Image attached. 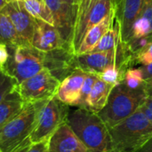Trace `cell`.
<instances>
[{"label": "cell", "instance_id": "cell-1", "mask_svg": "<svg viewBox=\"0 0 152 152\" xmlns=\"http://www.w3.org/2000/svg\"><path fill=\"white\" fill-rule=\"evenodd\" d=\"M65 122L92 152H113L109 128L97 113L79 107L69 109Z\"/></svg>", "mask_w": 152, "mask_h": 152}, {"label": "cell", "instance_id": "cell-2", "mask_svg": "<svg viewBox=\"0 0 152 152\" xmlns=\"http://www.w3.org/2000/svg\"><path fill=\"white\" fill-rule=\"evenodd\" d=\"M147 96L144 85L137 89H131L120 82L113 86L105 106L97 114L110 129L134 114Z\"/></svg>", "mask_w": 152, "mask_h": 152}, {"label": "cell", "instance_id": "cell-3", "mask_svg": "<svg viewBox=\"0 0 152 152\" xmlns=\"http://www.w3.org/2000/svg\"><path fill=\"white\" fill-rule=\"evenodd\" d=\"M109 131L113 152H134L152 137V123L139 108Z\"/></svg>", "mask_w": 152, "mask_h": 152}, {"label": "cell", "instance_id": "cell-4", "mask_svg": "<svg viewBox=\"0 0 152 152\" xmlns=\"http://www.w3.org/2000/svg\"><path fill=\"white\" fill-rule=\"evenodd\" d=\"M43 102H26L22 110L0 128V152H14L29 140Z\"/></svg>", "mask_w": 152, "mask_h": 152}, {"label": "cell", "instance_id": "cell-5", "mask_svg": "<svg viewBox=\"0 0 152 152\" xmlns=\"http://www.w3.org/2000/svg\"><path fill=\"white\" fill-rule=\"evenodd\" d=\"M7 47L9 58L2 69L18 85L44 69L45 53L33 47L30 44H20Z\"/></svg>", "mask_w": 152, "mask_h": 152}, {"label": "cell", "instance_id": "cell-6", "mask_svg": "<svg viewBox=\"0 0 152 152\" xmlns=\"http://www.w3.org/2000/svg\"><path fill=\"white\" fill-rule=\"evenodd\" d=\"M69 108L56 97L45 101L41 105L35 127L30 134L31 143H38L50 139L58 127L65 122Z\"/></svg>", "mask_w": 152, "mask_h": 152}, {"label": "cell", "instance_id": "cell-7", "mask_svg": "<svg viewBox=\"0 0 152 152\" xmlns=\"http://www.w3.org/2000/svg\"><path fill=\"white\" fill-rule=\"evenodd\" d=\"M61 81L45 68L17 86V91L25 102L48 101L55 97Z\"/></svg>", "mask_w": 152, "mask_h": 152}, {"label": "cell", "instance_id": "cell-8", "mask_svg": "<svg viewBox=\"0 0 152 152\" xmlns=\"http://www.w3.org/2000/svg\"><path fill=\"white\" fill-rule=\"evenodd\" d=\"M125 61V51L121 46L110 51L92 52L76 55L77 69H80L86 73H93L96 76L112 64H117L121 69Z\"/></svg>", "mask_w": 152, "mask_h": 152}, {"label": "cell", "instance_id": "cell-9", "mask_svg": "<svg viewBox=\"0 0 152 152\" xmlns=\"http://www.w3.org/2000/svg\"><path fill=\"white\" fill-rule=\"evenodd\" d=\"M44 1L53 15V26L59 31L61 38L72 48V39L77 20V5L67 4L62 0Z\"/></svg>", "mask_w": 152, "mask_h": 152}, {"label": "cell", "instance_id": "cell-10", "mask_svg": "<svg viewBox=\"0 0 152 152\" xmlns=\"http://www.w3.org/2000/svg\"><path fill=\"white\" fill-rule=\"evenodd\" d=\"M2 11L10 18L20 38L24 43L30 44L34 34L36 19L27 12L23 3L19 0L7 2Z\"/></svg>", "mask_w": 152, "mask_h": 152}, {"label": "cell", "instance_id": "cell-11", "mask_svg": "<svg viewBox=\"0 0 152 152\" xmlns=\"http://www.w3.org/2000/svg\"><path fill=\"white\" fill-rule=\"evenodd\" d=\"M44 68L61 82L77 69L76 54L72 49L64 47L45 53Z\"/></svg>", "mask_w": 152, "mask_h": 152}, {"label": "cell", "instance_id": "cell-12", "mask_svg": "<svg viewBox=\"0 0 152 152\" xmlns=\"http://www.w3.org/2000/svg\"><path fill=\"white\" fill-rule=\"evenodd\" d=\"M30 44L33 47L44 53L64 47L72 49L71 46L61 38L54 26L37 19L35 20V29Z\"/></svg>", "mask_w": 152, "mask_h": 152}, {"label": "cell", "instance_id": "cell-13", "mask_svg": "<svg viewBox=\"0 0 152 152\" xmlns=\"http://www.w3.org/2000/svg\"><path fill=\"white\" fill-rule=\"evenodd\" d=\"M117 7V0H98L91 9L81 26L74 31L72 49L76 54L85 35L93 27L100 23L112 10Z\"/></svg>", "mask_w": 152, "mask_h": 152}, {"label": "cell", "instance_id": "cell-14", "mask_svg": "<svg viewBox=\"0 0 152 152\" xmlns=\"http://www.w3.org/2000/svg\"><path fill=\"white\" fill-rule=\"evenodd\" d=\"M48 152H92L64 122L48 140Z\"/></svg>", "mask_w": 152, "mask_h": 152}, {"label": "cell", "instance_id": "cell-15", "mask_svg": "<svg viewBox=\"0 0 152 152\" xmlns=\"http://www.w3.org/2000/svg\"><path fill=\"white\" fill-rule=\"evenodd\" d=\"M149 0H120L116 7V18L120 23L121 41L127 43L132 38L134 21Z\"/></svg>", "mask_w": 152, "mask_h": 152}, {"label": "cell", "instance_id": "cell-16", "mask_svg": "<svg viewBox=\"0 0 152 152\" xmlns=\"http://www.w3.org/2000/svg\"><path fill=\"white\" fill-rule=\"evenodd\" d=\"M86 76V72L82 69H75L60 83L55 97L67 106H78Z\"/></svg>", "mask_w": 152, "mask_h": 152}, {"label": "cell", "instance_id": "cell-17", "mask_svg": "<svg viewBox=\"0 0 152 152\" xmlns=\"http://www.w3.org/2000/svg\"><path fill=\"white\" fill-rule=\"evenodd\" d=\"M115 18H116V8L112 10L100 23H98L97 25H95L86 32L76 53V55L90 53L93 50V48L98 44L101 38L104 36V34L110 28H111Z\"/></svg>", "mask_w": 152, "mask_h": 152}, {"label": "cell", "instance_id": "cell-18", "mask_svg": "<svg viewBox=\"0 0 152 152\" xmlns=\"http://www.w3.org/2000/svg\"><path fill=\"white\" fill-rule=\"evenodd\" d=\"M113 86H115L107 84L100 78H97L91 93L86 98L84 109L98 113L105 106Z\"/></svg>", "mask_w": 152, "mask_h": 152}, {"label": "cell", "instance_id": "cell-19", "mask_svg": "<svg viewBox=\"0 0 152 152\" xmlns=\"http://www.w3.org/2000/svg\"><path fill=\"white\" fill-rule=\"evenodd\" d=\"M26 102L20 97L17 88L11 92L0 102V128L16 117L24 108Z\"/></svg>", "mask_w": 152, "mask_h": 152}, {"label": "cell", "instance_id": "cell-20", "mask_svg": "<svg viewBox=\"0 0 152 152\" xmlns=\"http://www.w3.org/2000/svg\"><path fill=\"white\" fill-rule=\"evenodd\" d=\"M121 42V32H120V23L117 18H115L113 26L110 28L104 36L101 38L98 44L90 52H105L115 50L118 47Z\"/></svg>", "mask_w": 152, "mask_h": 152}, {"label": "cell", "instance_id": "cell-21", "mask_svg": "<svg viewBox=\"0 0 152 152\" xmlns=\"http://www.w3.org/2000/svg\"><path fill=\"white\" fill-rule=\"evenodd\" d=\"M0 43L7 46H13L24 43L18 36L10 18L0 10Z\"/></svg>", "mask_w": 152, "mask_h": 152}, {"label": "cell", "instance_id": "cell-22", "mask_svg": "<svg viewBox=\"0 0 152 152\" xmlns=\"http://www.w3.org/2000/svg\"><path fill=\"white\" fill-rule=\"evenodd\" d=\"M22 3L27 12L33 18L53 26V15L45 2H41L39 0H25Z\"/></svg>", "mask_w": 152, "mask_h": 152}, {"label": "cell", "instance_id": "cell-23", "mask_svg": "<svg viewBox=\"0 0 152 152\" xmlns=\"http://www.w3.org/2000/svg\"><path fill=\"white\" fill-rule=\"evenodd\" d=\"M125 44V43H124ZM152 44V33L136 38H131L127 43L125 44V47L126 52L134 58V55L142 52L147 46ZM134 65V64H133Z\"/></svg>", "mask_w": 152, "mask_h": 152}, {"label": "cell", "instance_id": "cell-24", "mask_svg": "<svg viewBox=\"0 0 152 152\" xmlns=\"http://www.w3.org/2000/svg\"><path fill=\"white\" fill-rule=\"evenodd\" d=\"M123 83L131 89H137L144 84L142 72L139 68H129L124 74Z\"/></svg>", "mask_w": 152, "mask_h": 152}, {"label": "cell", "instance_id": "cell-25", "mask_svg": "<svg viewBox=\"0 0 152 152\" xmlns=\"http://www.w3.org/2000/svg\"><path fill=\"white\" fill-rule=\"evenodd\" d=\"M97 77L105 83L112 86L119 84L120 82H122L123 79V74L117 64H112L107 67L102 72H100Z\"/></svg>", "mask_w": 152, "mask_h": 152}, {"label": "cell", "instance_id": "cell-26", "mask_svg": "<svg viewBox=\"0 0 152 152\" xmlns=\"http://www.w3.org/2000/svg\"><path fill=\"white\" fill-rule=\"evenodd\" d=\"M152 33V25L151 21L142 16H138L134 21L132 27V38L142 37Z\"/></svg>", "mask_w": 152, "mask_h": 152}, {"label": "cell", "instance_id": "cell-27", "mask_svg": "<svg viewBox=\"0 0 152 152\" xmlns=\"http://www.w3.org/2000/svg\"><path fill=\"white\" fill-rule=\"evenodd\" d=\"M17 82L0 68V102L17 88Z\"/></svg>", "mask_w": 152, "mask_h": 152}, {"label": "cell", "instance_id": "cell-28", "mask_svg": "<svg viewBox=\"0 0 152 152\" xmlns=\"http://www.w3.org/2000/svg\"><path fill=\"white\" fill-rule=\"evenodd\" d=\"M98 0H79L77 4V20L74 31L78 28L81 24L84 22L85 19L86 18L87 14L91 11V9L94 6Z\"/></svg>", "mask_w": 152, "mask_h": 152}, {"label": "cell", "instance_id": "cell-29", "mask_svg": "<svg viewBox=\"0 0 152 152\" xmlns=\"http://www.w3.org/2000/svg\"><path fill=\"white\" fill-rule=\"evenodd\" d=\"M98 77L93 73H86L82 89H81V94H80V100H79V103L78 106L79 108H85V104H86V98L88 97L89 94L92 91V88L95 83V81L97 80Z\"/></svg>", "mask_w": 152, "mask_h": 152}, {"label": "cell", "instance_id": "cell-30", "mask_svg": "<svg viewBox=\"0 0 152 152\" xmlns=\"http://www.w3.org/2000/svg\"><path fill=\"white\" fill-rule=\"evenodd\" d=\"M152 62V44L143 49L142 52L137 53L133 58V64H142L146 65Z\"/></svg>", "mask_w": 152, "mask_h": 152}, {"label": "cell", "instance_id": "cell-31", "mask_svg": "<svg viewBox=\"0 0 152 152\" xmlns=\"http://www.w3.org/2000/svg\"><path fill=\"white\" fill-rule=\"evenodd\" d=\"M143 113L146 115L148 119L152 123V96L148 95L142 106L140 107Z\"/></svg>", "mask_w": 152, "mask_h": 152}, {"label": "cell", "instance_id": "cell-32", "mask_svg": "<svg viewBox=\"0 0 152 152\" xmlns=\"http://www.w3.org/2000/svg\"><path fill=\"white\" fill-rule=\"evenodd\" d=\"M27 152H48V141L38 143H31Z\"/></svg>", "mask_w": 152, "mask_h": 152}, {"label": "cell", "instance_id": "cell-33", "mask_svg": "<svg viewBox=\"0 0 152 152\" xmlns=\"http://www.w3.org/2000/svg\"><path fill=\"white\" fill-rule=\"evenodd\" d=\"M139 15L146 18L147 20H149L152 25V0H149L145 4V5L143 6L142 10L141 11Z\"/></svg>", "mask_w": 152, "mask_h": 152}, {"label": "cell", "instance_id": "cell-34", "mask_svg": "<svg viewBox=\"0 0 152 152\" xmlns=\"http://www.w3.org/2000/svg\"><path fill=\"white\" fill-rule=\"evenodd\" d=\"M9 58L8 47L4 44L0 43V68H3Z\"/></svg>", "mask_w": 152, "mask_h": 152}, {"label": "cell", "instance_id": "cell-35", "mask_svg": "<svg viewBox=\"0 0 152 152\" xmlns=\"http://www.w3.org/2000/svg\"><path fill=\"white\" fill-rule=\"evenodd\" d=\"M142 75H143V79L144 81L151 79L152 78V62L146 64V65H142L140 67Z\"/></svg>", "mask_w": 152, "mask_h": 152}, {"label": "cell", "instance_id": "cell-36", "mask_svg": "<svg viewBox=\"0 0 152 152\" xmlns=\"http://www.w3.org/2000/svg\"><path fill=\"white\" fill-rule=\"evenodd\" d=\"M134 152H152V137Z\"/></svg>", "mask_w": 152, "mask_h": 152}, {"label": "cell", "instance_id": "cell-37", "mask_svg": "<svg viewBox=\"0 0 152 152\" xmlns=\"http://www.w3.org/2000/svg\"><path fill=\"white\" fill-rule=\"evenodd\" d=\"M144 87H145V90L147 92V94L148 95H151L152 96V78L151 79H149V80H146L144 81Z\"/></svg>", "mask_w": 152, "mask_h": 152}, {"label": "cell", "instance_id": "cell-38", "mask_svg": "<svg viewBox=\"0 0 152 152\" xmlns=\"http://www.w3.org/2000/svg\"><path fill=\"white\" fill-rule=\"evenodd\" d=\"M31 145V142H30V140H28V142H26L20 148H19L16 151L14 152H27L28 151V150L29 149V146Z\"/></svg>", "mask_w": 152, "mask_h": 152}, {"label": "cell", "instance_id": "cell-39", "mask_svg": "<svg viewBox=\"0 0 152 152\" xmlns=\"http://www.w3.org/2000/svg\"><path fill=\"white\" fill-rule=\"evenodd\" d=\"M62 1L67 4H77V5L79 0H62Z\"/></svg>", "mask_w": 152, "mask_h": 152}, {"label": "cell", "instance_id": "cell-40", "mask_svg": "<svg viewBox=\"0 0 152 152\" xmlns=\"http://www.w3.org/2000/svg\"><path fill=\"white\" fill-rule=\"evenodd\" d=\"M7 3V0H0V10Z\"/></svg>", "mask_w": 152, "mask_h": 152}, {"label": "cell", "instance_id": "cell-41", "mask_svg": "<svg viewBox=\"0 0 152 152\" xmlns=\"http://www.w3.org/2000/svg\"><path fill=\"white\" fill-rule=\"evenodd\" d=\"M10 1H13V0H7V2H10Z\"/></svg>", "mask_w": 152, "mask_h": 152}, {"label": "cell", "instance_id": "cell-42", "mask_svg": "<svg viewBox=\"0 0 152 152\" xmlns=\"http://www.w3.org/2000/svg\"><path fill=\"white\" fill-rule=\"evenodd\" d=\"M119 1H120V0H117V4H118V3Z\"/></svg>", "mask_w": 152, "mask_h": 152}, {"label": "cell", "instance_id": "cell-43", "mask_svg": "<svg viewBox=\"0 0 152 152\" xmlns=\"http://www.w3.org/2000/svg\"><path fill=\"white\" fill-rule=\"evenodd\" d=\"M39 1H41V2H45L44 0H39Z\"/></svg>", "mask_w": 152, "mask_h": 152}, {"label": "cell", "instance_id": "cell-44", "mask_svg": "<svg viewBox=\"0 0 152 152\" xmlns=\"http://www.w3.org/2000/svg\"><path fill=\"white\" fill-rule=\"evenodd\" d=\"M19 1H21V2H23V1H25V0H19Z\"/></svg>", "mask_w": 152, "mask_h": 152}]
</instances>
